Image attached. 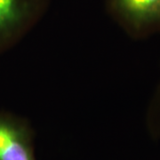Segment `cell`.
I'll list each match as a JSON object with an SVG mask.
<instances>
[{"label": "cell", "instance_id": "obj_1", "mask_svg": "<svg viewBox=\"0 0 160 160\" xmlns=\"http://www.w3.org/2000/svg\"><path fill=\"white\" fill-rule=\"evenodd\" d=\"M50 0H0V53L17 45L38 23Z\"/></svg>", "mask_w": 160, "mask_h": 160}, {"label": "cell", "instance_id": "obj_2", "mask_svg": "<svg viewBox=\"0 0 160 160\" xmlns=\"http://www.w3.org/2000/svg\"><path fill=\"white\" fill-rule=\"evenodd\" d=\"M106 9L132 39L160 34V0H107Z\"/></svg>", "mask_w": 160, "mask_h": 160}, {"label": "cell", "instance_id": "obj_3", "mask_svg": "<svg viewBox=\"0 0 160 160\" xmlns=\"http://www.w3.org/2000/svg\"><path fill=\"white\" fill-rule=\"evenodd\" d=\"M0 160H37L30 124L4 110H0Z\"/></svg>", "mask_w": 160, "mask_h": 160}, {"label": "cell", "instance_id": "obj_4", "mask_svg": "<svg viewBox=\"0 0 160 160\" xmlns=\"http://www.w3.org/2000/svg\"><path fill=\"white\" fill-rule=\"evenodd\" d=\"M147 122L151 134L154 137L160 136V84L149 104Z\"/></svg>", "mask_w": 160, "mask_h": 160}]
</instances>
